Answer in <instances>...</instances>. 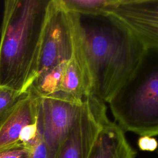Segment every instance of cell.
<instances>
[{"label": "cell", "instance_id": "6da1fadb", "mask_svg": "<svg viewBox=\"0 0 158 158\" xmlns=\"http://www.w3.org/2000/svg\"><path fill=\"white\" fill-rule=\"evenodd\" d=\"M77 26L91 78V94L109 102L136 70L146 50L127 28L109 15L77 13Z\"/></svg>", "mask_w": 158, "mask_h": 158}, {"label": "cell", "instance_id": "7a4b0ae2", "mask_svg": "<svg viewBox=\"0 0 158 158\" xmlns=\"http://www.w3.org/2000/svg\"><path fill=\"white\" fill-rule=\"evenodd\" d=\"M49 0H6L0 30V86L25 93L38 71Z\"/></svg>", "mask_w": 158, "mask_h": 158}, {"label": "cell", "instance_id": "3957f363", "mask_svg": "<svg viewBox=\"0 0 158 158\" xmlns=\"http://www.w3.org/2000/svg\"><path fill=\"white\" fill-rule=\"evenodd\" d=\"M125 132L154 137L158 133V49L146 51L134 73L108 102Z\"/></svg>", "mask_w": 158, "mask_h": 158}, {"label": "cell", "instance_id": "277c9868", "mask_svg": "<svg viewBox=\"0 0 158 158\" xmlns=\"http://www.w3.org/2000/svg\"><path fill=\"white\" fill-rule=\"evenodd\" d=\"M72 54V40L67 11L61 0H49L35 78L66 64Z\"/></svg>", "mask_w": 158, "mask_h": 158}, {"label": "cell", "instance_id": "5b68a950", "mask_svg": "<svg viewBox=\"0 0 158 158\" xmlns=\"http://www.w3.org/2000/svg\"><path fill=\"white\" fill-rule=\"evenodd\" d=\"M81 104L61 92L39 97L37 127L51 158L68 136Z\"/></svg>", "mask_w": 158, "mask_h": 158}, {"label": "cell", "instance_id": "8992f818", "mask_svg": "<svg viewBox=\"0 0 158 158\" xmlns=\"http://www.w3.org/2000/svg\"><path fill=\"white\" fill-rule=\"evenodd\" d=\"M104 102L89 94L85 96L65 139L52 158H89L101 128L107 118Z\"/></svg>", "mask_w": 158, "mask_h": 158}, {"label": "cell", "instance_id": "52a82bcc", "mask_svg": "<svg viewBox=\"0 0 158 158\" xmlns=\"http://www.w3.org/2000/svg\"><path fill=\"white\" fill-rule=\"evenodd\" d=\"M107 15L127 28L146 51L158 49V0H115Z\"/></svg>", "mask_w": 158, "mask_h": 158}, {"label": "cell", "instance_id": "ba28073f", "mask_svg": "<svg viewBox=\"0 0 158 158\" xmlns=\"http://www.w3.org/2000/svg\"><path fill=\"white\" fill-rule=\"evenodd\" d=\"M40 96L28 88L6 117L0 122V150L18 143L27 125L35 123Z\"/></svg>", "mask_w": 158, "mask_h": 158}, {"label": "cell", "instance_id": "9c48e42d", "mask_svg": "<svg viewBox=\"0 0 158 158\" xmlns=\"http://www.w3.org/2000/svg\"><path fill=\"white\" fill-rule=\"evenodd\" d=\"M136 154L125 132L107 118L102 124L89 158H135Z\"/></svg>", "mask_w": 158, "mask_h": 158}, {"label": "cell", "instance_id": "30bf717a", "mask_svg": "<svg viewBox=\"0 0 158 158\" xmlns=\"http://www.w3.org/2000/svg\"><path fill=\"white\" fill-rule=\"evenodd\" d=\"M115 0H61L70 11L86 15L107 16Z\"/></svg>", "mask_w": 158, "mask_h": 158}, {"label": "cell", "instance_id": "8fae6325", "mask_svg": "<svg viewBox=\"0 0 158 158\" xmlns=\"http://www.w3.org/2000/svg\"><path fill=\"white\" fill-rule=\"evenodd\" d=\"M25 93L0 86V122L22 98Z\"/></svg>", "mask_w": 158, "mask_h": 158}, {"label": "cell", "instance_id": "7c38bea8", "mask_svg": "<svg viewBox=\"0 0 158 158\" xmlns=\"http://www.w3.org/2000/svg\"><path fill=\"white\" fill-rule=\"evenodd\" d=\"M32 150L33 149H30L22 143H18L0 150V158H30Z\"/></svg>", "mask_w": 158, "mask_h": 158}, {"label": "cell", "instance_id": "4fadbf2b", "mask_svg": "<svg viewBox=\"0 0 158 158\" xmlns=\"http://www.w3.org/2000/svg\"><path fill=\"white\" fill-rule=\"evenodd\" d=\"M138 145L141 151L152 152L156 149L157 142L154 137L143 136L138 139Z\"/></svg>", "mask_w": 158, "mask_h": 158}, {"label": "cell", "instance_id": "5bb4252c", "mask_svg": "<svg viewBox=\"0 0 158 158\" xmlns=\"http://www.w3.org/2000/svg\"><path fill=\"white\" fill-rule=\"evenodd\" d=\"M30 158H51L48 150L43 141L42 137L33 146Z\"/></svg>", "mask_w": 158, "mask_h": 158}]
</instances>
